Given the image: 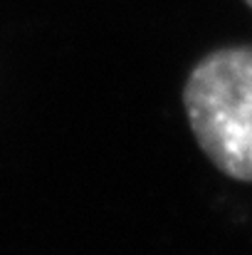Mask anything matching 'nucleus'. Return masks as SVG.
Masks as SVG:
<instances>
[{
    "instance_id": "f257e3e1",
    "label": "nucleus",
    "mask_w": 252,
    "mask_h": 255,
    "mask_svg": "<svg viewBox=\"0 0 252 255\" xmlns=\"http://www.w3.org/2000/svg\"><path fill=\"white\" fill-rule=\"evenodd\" d=\"M185 112L203 154L238 181H252V47L203 57L183 89Z\"/></svg>"
},
{
    "instance_id": "f03ea898",
    "label": "nucleus",
    "mask_w": 252,
    "mask_h": 255,
    "mask_svg": "<svg viewBox=\"0 0 252 255\" xmlns=\"http://www.w3.org/2000/svg\"><path fill=\"white\" fill-rule=\"evenodd\" d=\"M245 2H248V5H250V7H252V0H245Z\"/></svg>"
}]
</instances>
